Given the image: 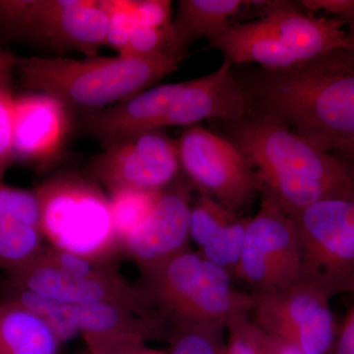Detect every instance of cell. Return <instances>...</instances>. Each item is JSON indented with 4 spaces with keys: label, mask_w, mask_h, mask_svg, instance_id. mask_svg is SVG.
Listing matches in <instances>:
<instances>
[{
    "label": "cell",
    "mask_w": 354,
    "mask_h": 354,
    "mask_svg": "<svg viewBox=\"0 0 354 354\" xmlns=\"http://www.w3.org/2000/svg\"><path fill=\"white\" fill-rule=\"evenodd\" d=\"M251 111L292 127L323 152L354 139V53L339 50L288 69L236 75Z\"/></svg>",
    "instance_id": "1"
},
{
    "label": "cell",
    "mask_w": 354,
    "mask_h": 354,
    "mask_svg": "<svg viewBox=\"0 0 354 354\" xmlns=\"http://www.w3.org/2000/svg\"><path fill=\"white\" fill-rule=\"evenodd\" d=\"M223 124V136L245 158L260 194L290 218L322 200L354 197V183L334 158L279 118L251 111L243 120Z\"/></svg>",
    "instance_id": "2"
},
{
    "label": "cell",
    "mask_w": 354,
    "mask_h": 354,
    "mask_svg": "<svg viewBox=\"0 0 354 354\" xmlns=\"http://www.w3.org/2000/svg\"><path fill=\"white\" fill-rule=\"evenodd\" d=\"M174 57L71 58L18 57L23 86L53 95L68 109L102 111L147 90L174 73ZM95 111V113H97Z\"/></svg>",
    "instance_id": "3"
},
{
    "label": "cell",
    "mask_w": 354,
    "mask_h": 354,
    "mask_svg": "<svg viewBox=\"0 0 354 354\" xmlns=\"http://www.w3.org/2000/svg\"><path fill=\"white\" fill-rule=\"evenodd\" d=\"M140 271L137 288L169 328L177 324L225 328L232 318L250 315L252 310V295L236 290L232 276L198 250L189 249Z\"/></svg>",
    "instance_id": "4"
},
{
    "label": "cell",
    "mask_w": 354,
    "mask_h": 354,
    "mask_svg": "<svg viewBox=\"0 0 354 354\" xmlns=\"http://www.w3.org/2000/svg\"><path fill=\"white\" fill-rule=\"evenodd\" d=\"M41 230L51 248L113 265L121 246L114 230L109 198L97 184L73 174L46 179L34 190Z\"/></svg>",
    "instance_id": "5"
},
{
    "label": "cell",
    "mask_w": 354,
    "mask_h": 354,
    "mask_svg": "<svg viewBox=\"0 0 354 354\" xmlns=\"http://www.w3.org/2000/svg\"><path fill=\"white\" fill-rule=\"evenodd\" d=\"M301 250V274L330 297L354 293V197L330 198L291 216Z\"/></svg>",
    "instance_id": "6"
},
{
    "label": "cell",
    "mask_w": 354,
    "mask_h": 354,
    "mask_svg": "<svg viewBox=\"0 0 354 354\" xmlns=\"http://www.w3.org/2000/svg\"><path fill=\"white\" fill-rule=\"evenodd\" d=\"M252 322L306 354H330L337 334L330 297L300 277L276 292L252 295Z\"/></svg>",
    "instance_id": "7"
},
{
    "label": "cell",
    "mask_w": 354,
    "mask_h": 354,
    "mask_svg": "<svg viewBox=\"0 0 354 354\" xmlns=\"http://www.w3.org/2000/svg\"><path fill=\"white\" fill-rule=\"evenodd\" d=\"M301 250L295 221L270 198L262 196L259 211L250 218L237 279L251 295L276 292L300 278Z\"/></svg>",
    "instance_id": "8"
},
{
    "label": "cell",
    "mask_w": 354,
    "mask_h": 354,
    "mask_svg": "<svg viewBox=\"0 0 354 354\" xmlns=\"http://www.w3.org/2000/svg\"><path fill=\"white\" fill-rule=\"evenodd\" d=\"M177 143L180 167L198 192L243 215L259 188L241 151L223 135L198 125L188 127Z\"/></svg>",
    "instance_id": "9"
},
{
    "label": "cell",
    "mask_w": 354,
    "mask_h": 354,
    "mask_svg": "<svg viewBox=\"0 0 354 354\" xmlns=\"http://www.w3.org/2000/svg\"><path fill=\"white\" fill-rule=\"evenodd\" d=\"M180 169L178 143L160 130L120 140L106 147L88 165V174L109 192L162 191Z\"/></svg>",
    "instance_id": "10"
},
{
    "label": "cell",
    "mask_w": 354,
    "mask_h": 354,
    "mask_svg": "<svg viewBox=\"0 0 354 354\" xmlns=\"http://www.w3.org/2000/svg\"><path fill=\"white\" fill-rule=\"evenodd\" d=\"M43 250L9 272L8 288L60 304L118 305L141 316L158 318L139 288L129 285L120 274L97 278L67 271L48 260Z\"/></svg>",
    "instance_id": "11"
},
{
    "label": "cell",
    "mask_w": 354,
    "mask_h": 354,
    "mask_svg": "<svg viewBox=\"0 0 354 354\" xmlns=\"http://www.w3.org/2000/svg\"><path fill=\"white\" fill-rule=\"evenodd\" d=\"M7 298L20 302L50 321L64 342L76 333L84 337L135 335L147 341L167 337V324L111 304H65L8 288Z\"/></svg>",
    "instance_id": "12"
},
{
    "label": "cell",
    "mask_w": 354,
    "mask_h": 354,
    "mask_svg": "<svg viewBox=\"0 0 354 354\" xmlns=\"http://www.w3.org/2000/svg\"><path fill=\"white\" fill-rule=\"evenodd\" d=\"M251 111L245 86L234 65L223 59L215 71L187 81L167 109L160 130L169 127H193L206 120L237 122Z\"/></svg>",
    "instance_id": "13"
},
{
    "label": "cell",
    "mask_w": 354,
    "mask_h": 354,
    "mask_svg": "<svg viewBox=\"0 0 354 354\" xmlns=\"http://www.w3.org/2000/svg\"><path fill=\"white\" fill-rule=\"evenodd\" d=\"M109 16L100 1L34 0L31 39L94 57L106 44Z\"/></svg>",
    "instance_id": "14"
},
{
    "label": "cell",
    "mask_w": 354,
    "mask_h": 354,
    "mask_svg": "<svg viewBox=\"0 0 354 354\" xmlns=\"http://www.w3.org/2000/svg\"><path fill=\"white\" fill-rule=\"evenodd\" d=\"M191 192L176 181L160 193L145 225L121 246L140 269L164 262L189 250Z\"/></svg>",
    "instance_id": "15"
},
{
    "label": "cell",
    "mask_w": 354,
    "mask_h": 354,
    "mask_svg": "<svg viewBox=\"0 0 354 354\" xmlns=\"http://www.w3.org/2000/svg\"><path fill=\"white\" fill-rule=\"evenodd\" d=\"M69 109L53 95L14 97L13 160L48 165L62 151L69 132Z\"/></svg>",
    "instance_id": "16"
},
{
    "label": "cell",
    "mask_w": 354,
    "mask_h": 354,
    "mask_svg": "<svg viewBox=\"0 0 354 354\" xmlns=\"http://www.w3.org/2000/svg\"><path fill=\"white\" fill-rule=\"evenodd\" d=\"M184 84H164L147 88L129 99L97 111L84 120V130L106 147L120 140L160 130L162 118Z\"/></svg>",
    "instance_id": "17"
},
{
    "label": "cell",
    "mask_w": 354,
    "mask_h": 354,
    "mask_svg": "<svg viewBox=\"0 0 354 354\" xmlns=\"http://www.w3.org/2000/svg\"><path fill=\"white\" fill-rule=\"evenodd\" d=\"M250 1L242 0H181L172 19L174 53L184 59L188 46L196 39L211 41L234 24Z\"/></svg>",
    "instance_id": "18"
},
{
    "label": "cell",
    "mask_w": 354,
    "mask_h": 354,
    "mask_svg": "<svg viewBox=\"0 0 354 354\" xmlns=\"http://www.w3.org/2000/svg\"><path fill=\"white\" fill-rule=\"evenodd\" d=\"M62 342L37 312L9 298L0 302V354H57Z\"/></svg>",
    "instance_id": "19"
},
{
    "label": "cell",
    "mask_w": 354,
    "mask_h": 354,
    "mask_svg": "<svg viewBox=\"0 0 354 354\" xmlns=\"http://www.w3.org/2000/svg\"><path fill=\"white\" fill-rule=\"evenodd\" d=\"M162 191L120 189L111 192V216L120 246L145 225Z\"/></svg>",
    "instance_id": "20"
},
{
    "label": "cell",
    "mask_w": 354,
    "mask_h": 354,
    "mask_svg": "<svg viewBox=\"0 0 354 354\" xmlns=\"http://www.w3.org/2000/svg\"><path fill=\"white\" fill-rule=\"evenodd\" d=\"M44 241L39 228L0 218V270L9 274L27 264L41 252Z\"/></svg>",
    "instance_id": "21"
},
{
    "label": "cell",
    "mask_w": 354,
    "mask_h": 354,
    "mask_svg": "<svg viewBox=\"0 0 354 354\" xmlns=\"http://www.w3.org/2000/svg\"><path fill=\"white\" fill-rule=\"evenodd\" d=\"M241 216L243 215L227 208L209 195L199 192L191 203V241L196 243L198 250H201Z\"/></svg>",
    "instance_id": "22"
},
{
    "label": "cell",
    "mask_w": 354,
    "mask_h": 354,
    "mask_svg": "<svg viewBox=\"0 0 354 354\" xmlns=\"http://www.w3.org/2000/svg\"><path fill=\"white\" fill-rule=\"evenodd\" d=\"M225 327L209 324H177L169 328V354H227Z\"/></svg>",
    "instance_id": "23"
},
{
    "label": "cell",
    "mask_w": 354,
    "mask_h": 354,
    "mask_svg": "<svg viewBox=\"0 0 354 354\" xmlns=\"http://www.w3.org/2000/svg\"><path fill=\"white\" fill-rule=\"evenodd\" d=\"M171 25L165 28L138 26L127 46L118 55L139 58L176 57L174 53Z\"/></svg>",
    "instance_id": "24"
},
{
    "label": "cell",
    "mask_w": 354,
    "mask_h": 354,
    "mask_svg": "<svg viewBox=\"0 0 354 354\" xmlns=\"http://www.w3.org/2000/svg\"><path fill=\"white\" fill-rule=\"evenodd\" d=\"M0 218L22 221L41 230V212L35 191L12 187L0 180Z\"/></svg>",
    "instance_id": "25"
},
{
    "label": "cell",
    "mask_w": 354,
    "mask_h": 354,
    "mask_svg": "<svg viewBox=\"0 0 354 354\" xmlns=\"http://www.w3.org/2000/svg\"><path fill=\"white\" fill-rule=\"evenodd\" d=\"M109 16L106 46L118 53L127 46L133 32L138 27L132 11V1H100Z\"/></svg>",
    "instance_id": "26"
},
{
    "label": "cell",
    "mask_w": 354,
    "mask_h": 354,
    "mask_svg": "<svg viewBox=\"0 0 354 354\" xmlns=\"http://www.w3.org/2000/svg\"><path fill=\"white\" fill-rule=\"evenodd\" d=\"M88 354H169L147 346V339L135 335L84 337Z\"/></svg>",
    "instance_id": "27"
},
{
    "label": "cell",
    "mask_w": 354,
    "mask_h": 354,
    "mask_svg": "<svg viewBox=\"0 0 354 354\" xmlns=\"http://www.w3.org/2000/svg\"><path fill=\"white\" fill-rule=\"evenodd\" d=\"M227 354H262L255 337V325L249 314L232 318L225 326Z\"/></svg>",
    "instance_id": "28"
},
{
    "label": "cell",
    "mask_w": 354,
    "mask_h": 354,
    "mask_svg": "<svg viewBox=\"0 0 354 354\" xmlns=\"http://www.w3.org/2000/svg\"><path fill=\"white\" fill-rule=\"evenodd\" d=\"M14 97L10 87L0 88V180L12 164V108Z\"/></svg>",
    "instance_id": "29"
},
{
    "label": "cell",
    "mask_w": 354,
    "mask_h": 354,
    "mask_svg": "<svg viewBox=\"0 0 354 354\" xmlns=\"http://www.w3.org/2000/svg\"><path fill=\"white\" fill-rule=\"evenodd\" d=\"M132 11L142 27L165 28L172 24L171 1L167 0L132 1Z\"/></svg>",
    "instance_id": "30"
},
{
    "label": "cell",
    "mask_w": 354,
    "mask_h": 354,
    "mask_svg": "<svg viewBox=\"0 0 354 354\" xmlns=\"http://www.w3.org/2000/svg\"><path fill=\"white\" fill-rule=\"evenodd\" d=\"M298 4L311 12L330 14L348 25L354 22V0H302Z\"/></svg>",
    "instance_id": "31"
},
{
    "label": "cell",
    "mask_w": 354,
    "mask_h": 354,
    "mask_svg": "<svg viewBox=\"0 0 354 354\" xmlns=\"http://www.w3.org/2000/svg\"><path fill=\"white\" fill-rule=\"evenodd\" d=\"M255 337L262 354H306L288 342L268 334L256 325Z\"/></svg>",
    "instance_id": "32"
},
{
    "label": "cell",
    "mask_w": 354,
    "mask_h": 354,
    "mask_svg": "<svg viewBox=\"0 0 354 354\" xmlns=\"http://www.w3.org/2000/svg\"><path fill=\"white\" fill-rule=\"evenodd\" d=\"M330 354H354V307L337 329Z\"/></svg>",
    "instance_id": "33"
},
{
    "label": "cell",
    "mask_w": 354,
    "mask_h": 354,
    "mask_svg": "<svg viewBox=\"0 0 354 354\" xmlns=\"http://www.w3.org/2000/svg\"><path fill=\"white\" fill-rule=\"evenodd\" d=\"M354 183V139L328 152Z\"/></svg>",
    "instance_id": "34"
},
{
    "label": "cell",
    "mask_w": 354,
    "mask_h": 354,
    "mask_svg": "<svg viewBox=\"0 0 354 354\" xmlns=\"http://www.w3.org/2000/svg\"><path fill=\"white\" fill-rule=\"evenodd\" d=\"M17 58L7 50L0 55V88L10 87L11 74L17 64Z\"/></svg>",
    "instance_id": "35"
},
{
    "label": "cell",
    "mask_w": 354,
    "mask_h": 354,
    "mask_svg": "<svg viewBox=\"0 0 354 354\" xmlns=\"http://www.w3.org/2000/svg\"><path fill=\"white\" fill-rule=\"evenodd\" d=\"M348 31L351 32V37H353V48H351V50L353 51L354 53V22L351 23V25L348 26Z\"/></svg>",
    "instance_id": "36"
},
{
    "label": "cell",
    "mask_w": 354,
    "mask_h": 354,
    "mask_svg": "<svg viewBox=\"0 0 354 354\" xmlns=\"http://www.w3.org/2000/svg\"><path fill=\"white\" fill-rule=\"evenodd\" d=\"M4 51H6V50H4V48H2L1 46H0V55H2V53H4Z\"/></svg>",
    "instance_id": "37"
},
{
    "label": "cell",
    "mask_w": 354,
    "mask_h": 354,
    "mask_svg": "<svg viewBox=\"0 0 354 354\" xmlns=\"http://www.w3.org/2000/svg\"></svg>",
    "instance_id": "38"
}]
</instances>
